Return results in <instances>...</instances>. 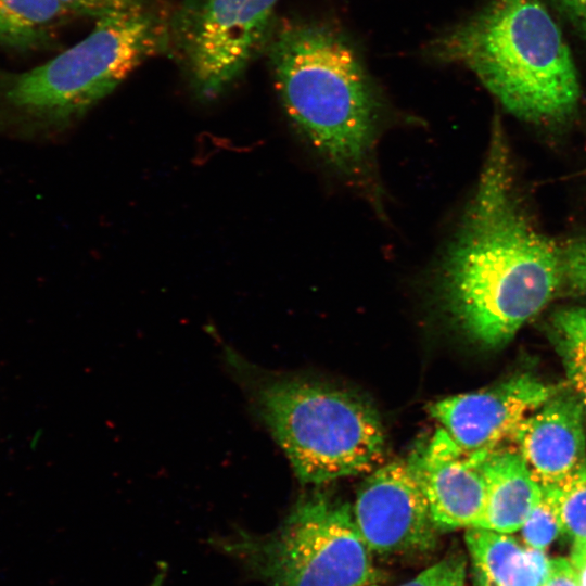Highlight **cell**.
I'll list each match as a JSON object with an SVG mask.
<instances>
[{
	"label": "cell",
	"mask_w": 586,
	"mask_h": 586,
	"mask_svg": "<svg viewBox=\"0 0 586 586\" xmlns=\"http://www.w3.org/2000/svg\"><path fill=\"white\" fill-rule=\"evenodd\" d=\"M278 0H190L170 20L173 44L196 97L231 87L268 43Z\"/></svg>",
	"instance_id": "cell-7"
},
{
	"label": "cell",
	"mask_w": 586,
	"mask_h": 586,
	"mask_svg": "<svg viewBox=\"0 0 586 586\" xmlns=\"http://www.w3.org/2000/svg\"><path fill=\"white\" fill-rule=\"evenodd\" d=\"M482 470L486 499L476 527L506 534L520 531L543 498V487L517 448L499 446L489 450Z\"/></svg>",
	"instance_id": "cell-12"
},
{
	"label": "cell",
	"mask_w": 586,
	"mask_h": 586,
	"mask_svg": "<svg viewBox=\"0 0 586 586\" xmlns=\"http://www.w3.org/2000/svg\"><path fill=\"white\" fill-rule=\"evenodd\" d=\"M543 586H578L570 560L565 558L551 559L548 576Z\"/></svg>",
	"instance_id": "cell-22"
},
{
	"label": "cell",
	"mask_w": 586,
	"mask_h": 586,
	"mask_svg": "<svg viewBox=\"0 0 586 586\" xmlns=\"http://www.w3.org/2000/svg\"><path fill=\"white\" fill-rule=\"evenodd\" d=\"M560 290L559 244L522 206L507 139L495 120L474 194L436 275L438 300L468 337L500 347Z\"/></svg>",
	"instance_id": "cell-1"
},
{
	"label": "cell",
	"mask_w": 586,
	"mask_h": 586,
	"mask_svg": "<svg viewBox=\"0 0 586 586\" xmlns=\"http://www.w3.org/2000/svg\"><path fill=\"white\" fill-rule=\"evenodd\" d=\"M573 25L586 41V0H547Z\"/></svg>",
	"instance_id": "cell-21"
},
{
	"label": "cell",
	"mask_w": 586,
	"mask_h": 586,
	"mask_svg": "<svg viewBox=\"0 0 586 586\" xmlns=\"http://www.w3.org/2000/svg\"><path fill=\"white\" fill-rule=\"evenodd\" d=\"M433 46L523 122L558 124L577 109V71L547 0H492Z\"/></svg>",
	"instance_id": "cell-3"
},
{
	"label": "cell",
	"mask_w": 586,
	"mask_h": 586,
	"mask_svg": "<svg viewBox=\"0 0 586 586\" xmlns=\"http://www.w3.org/2000/svg\"><path fill=\"white\" fill-rule=\"evenodd\" d=\"M222 361L300 481L323 484L377 468L385 431L366 399L324 384L260 377L229 345L222 346Z\"/></svg>",
	"instance_id": "cell-5"
},
{
	"label": "cell",
	"mask_w": 586,
	"mask_h": 586,
	"mask_svg": "<svg viewBox=\"0 0 586 586\" xmlns=\"http://www.w3.org/2000/svg\"><path fill=\"white\" fill-rule=\"evenodd\" d=\"M559 388L530 373L436 400L430 415L466 451H488L511 438L520 422Z\"/></svg>",
	"instance_id": "cell-9"
},
{
	"label": "cell",
	"mask_w": 586,
	"mask_h": 586,
	"mask_svg": "<svg viewBox=\"0 0 586 586\" xmlns=\"http://www.w3.org/2000/svg\"><path fill=\"white\" fill-rule=\"evenodd\" d=\"M170 20L146 9L98 18L80 41L24 72L0 67V135L54 137L169 47Z\"/></svg>",
	"instance_id": "cell-4"
},
{
	"label": "cell",
	"mask_w": 586,
	"mask_h": 586,
	"mask_svg": "<svg viewBox=\"0 0 586 586\" xmlns=\"http://www.w3.org/2000/svg\"><path fill=\"white\" fill-rule=\"evenodd\" d=\"M213 544L275 586H367L379 579L352 506L323 495L300 501L269 536L237 531Z\"/></svg>",
	"instance_id": "cell-6"
},
{
	"label": "cell",
	"mask_w": 586,
	"mask_h": 586,
	"mask_svg": "<svg viewBox=\"0 0 586 586\" xmlns=\"http://www.w3.org/2000/svg\"><path fill=\"white\" fill-rule=\"evenodd\" d=\"M585 410L571 390H558L528 413L510 440L543 488L555 487L586 464Z\"/></svg>",
	"instance_id": "cell-11"
},
{
	"label": "cell",
	"mask_w": 586,
	"mask_h": 586,
	"mask_svg": "<svg viewBox=\"0 0 586 586\" xmlns=\"http://www.w3.org/2000/svg\"><path fill=\"white\" fill-rule=\"evenodd\" d=\"M520 531L525 546L539 550H545L563 532L557 508L544 493Z\"/></svg>",
	"instance_id": "cell-17"
},
{
	"label": "cell",
	"mask_w": 586,
	"mask_h": 586,
	"mask_svg": "<svg viewBox=\"0 0 586 586\" xmlns=\"http://www.w3.org/2000/svg\"><path fill=\"white\" fill-rule=\"evenodd\" d=\"M562 289L586 296V235L559 244Z\"/></svg>",
	"instance_id": "cell-18"
},
{
	"label": "cell",
	"mask_w": 586,
	"mask_h": 586,
	"mask_svg": "<svg viewBox=\"0 0 586 586\" xmlns=\"http://www.w3.org/2000/svg\"><path fill=\"white\" fill-rule=\"evenodd\" d=\"M555 504L563 532L573 544H586V464L564 483L543 488Z\"/></svg>",
	"instance_id": "cell-16"
},
{
	"label": "cell",
	"mask_w": 586,
	"mask_h": 586,
	"mask_svg": "<svg viewBox=\"0 0 586 586\" xmlns=\"http://www.w3.org/2000/svg\"><path fill=\"white\" fill-rule=\"evenodd\" d=\"M367 586H381V585H378V583H377V584H371V585H367Z\"/></svg>",
	"instance_id": "cell-24"
},
{
	"label": "cell",
	"mask_w": 586,
	"mask_h": 586,
	"mask_svg": "<svg viewBox=\"0 0 586 586\" xmlns=\"http://www.w3.org/2000/svg\"><path fill=\"white\" fill-rule=\"evenodd\" d=\"M69 15L101 18L140 11L151 7L150 0H60Z\"/></svg>",
	"instance_id": "cell-20"
},
{
	"label": "cell",
	"mask_w": 586,
	"mask_h": 586,
	"mask_svg": "<svg viewBox=\"0 0 586 586\" xmlns=\"http://www.w3.org/2000/svg\"><path fill=\"white\" fill-rule=\"evenodd\" d=\"M67 16L60 0H0V47L38 49L50 41Z\"/></svg>",
	"instance_id": "cell-14"
},
{
	"label": "cell",
	"mask_w": 586,
	"mask_h": 586,
	"mask_svg": "<svg viewBox=\"0 0 586 586\" xmlns=\"http://www.w3.org/2000/svg\"><path fill=\"white\" fill-rule=\"evenodd\" d=\"M466 575V557L461 553H453L400 586H464Z\"/></svg>",
	"instance_id": "cell-19"
},
{
	"label": "cell",
	"mask_w": 586,
	"mask_h": 586,
	"mask_svg": "<svg viewBox=\"0 0 586 586\" xmlns=\"http://www.w3.org/2000/svg\"><path fill=\"white\" fill-rule=\"evenodd\" d=\"M268 53L283 107L302 138L343 177H367L381 103L353 46L328 26L291 23L270 37Z\"/></svg>",
	"instance_id": "cell-2"
},
{
	"label": "cell",
	"mask_w": 586,
	"mask_h": 586,
	"mask_svg": "<svg viewBox=\"0 0 586 586\" xmlns=\"http://www.w3.org/2000/svg\"><path fill=\"white\" fill-rule=\"evenodd\" d=\"M464 540L475 586H543L550 560L506 533L467 528Z\"/></svg>",
	"instance_id": "cell-13"
},
{
	"label": "cell",
	"mask_w": 586,
	"mask_h": 586,
	"mask_svg": "<svg viewBox=\"0 0 586 586\" xmlns=\"http://www.w3.org/2000/svg\"><path fill=\"white\" fill-rule=\"evenodd\" d=\"M488 451H466L441 426L411 451L407 462L440 532L480 523L486 499L482 462Z\"/></svg>",
	"instance_id": "cell-10"
},
{
	"label": "cell",
	"mask_w": 586,
	"mask_h": 586,
	"mask_svg": "<svg viewBox=\"0 0 586 586\" xmlns=\"http://www.w3.org/2000/svg\"><path fill=\"white\" fill-rule=\"evenodd\" d=\"M352 512L372 555L416 556L437 545L440 531L407 460L372 470L360 485Z\"/></svg>",
	"instance_id": "cell-8"
},
{
	"label": "cell",
	"mask_w": 586,
	"mask_h": 586,
	"mask_svg": "<svg viewBox=\"0 0 586 586\" xmlns=\"http://www.w3.org/2000/svg\"><path fill=\"white\" fill-rule=\"evenodd\" d=\"M552 343L586 413V306H565L550 318Z\"/></svg>",
	"instance_id": "cell-15"
},
{
	"label": "cell",
	"mask_w": 586,
	"mask_h": 586,
	"mask_svg": "<svg viewBox=\"0 0 586 586\" xmlns=\"http://www.w3.org/2000/svg\"><path fill=\"white\" fill-rule=\"evenodd\" d=\"M569 560L574 569L578 586H586V544H573Z\"/></svg>",
	"instance_id": "cell-23"
}]
</instances>
